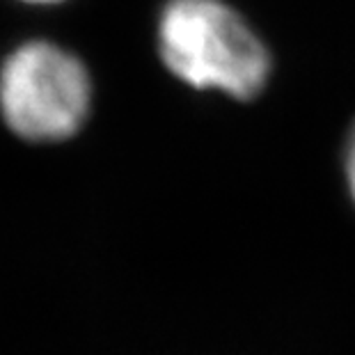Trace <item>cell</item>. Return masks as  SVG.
<instances>
[{
	"mask_svg": "<svg viewBox=\"0 0 355 355\" xmlns=\"http://www.w3.org/2000/svg\"><path fill=\"white\" fill-rule=\"evenodd\" d=\"M158 53L181 83L239 101L254 99L270 76L266 44L223 0H168L158 19Z\"/></svg>",
	"mask_w": 355,
	"mask_h": 355,
	"instance_id": "1",
	"label": "cell"
},
{
	"mask_svg": "<svg viewBox=\"0 0 355 355\" xmlns=\"http://www.w3.org/2000/svg\"><path fill=\"white\" fill-rule=\"evenodd\" d=\"M92 83L85 64L51 42H28L0 69V112L19 138L60 142L85 124Z\"/></svg>",
	"mask_w": 355,
	"mask_h": 355,
	"instance_id": "2",
	"label": "cell"
},
{
	"mask_svg": "<svg viewBox=\"0 0 355 355\" xmlns=\"http://www.w3.org/2000/svg\"><path fill=\"white\" fill-rule=\"evenodd\" d=\"M344 172H346V184H349L351 198L355 202V124L351 128L349 138H346V149H344Z\"/></svg>",
	"mask_w": 355,
	"mask_h": 355,
	"instance_id": "3",
	"label": "cell"
},
{
	"mask_svg": "<svg viewBox=\"0 0 355 355\" xmlns=\"http://www.w3.org/2000/svg\"><path fill=\"white\" fill-rule=\"evenodd\" d=\"M24 3H33V5H53V3H62V0H24Z\"/></svg>",
	"mask_w": 355,
	"mask_h": 355,
	"instance_id": "4",
	"label": "cell"
}]
</instances>
